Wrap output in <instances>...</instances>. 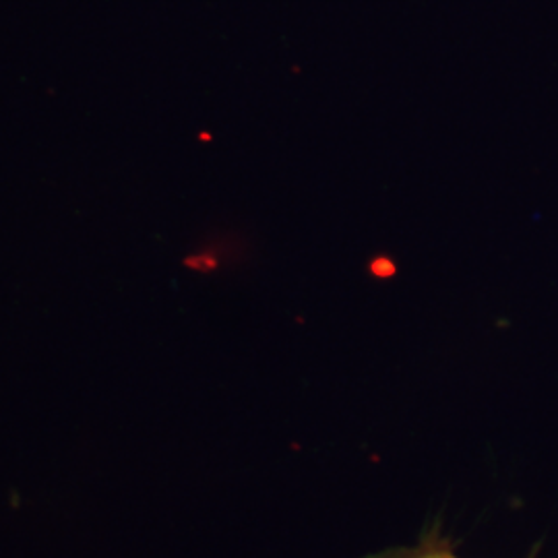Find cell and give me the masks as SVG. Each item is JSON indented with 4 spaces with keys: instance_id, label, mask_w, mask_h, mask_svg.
<instances>
[{
    "instance_id": "cell-1",
    "label": "cell",
    "mask_w": 558,
    "mask_h": 558,
    "mask_svg": "<svg viewBox=\"0 0 558 558\" xmlns=\"http://www.w3.org/2000/svg\"><path fill=\"white\" fill-rule=\"evenodd\" d=\"M362 558H463L459 557L451 539L440 536L439 527L428 530L416 544L391 546Z\"/></svg>"
},
{
    "instance_id": "cell-2",
    "label": "cell",
    "mask_w": 558,
    "mask_h": 558,
    "mask_svg": "<svg viewBox=\"0 0 558 558\" xmlns=\"http://www.w3.org/2000/svg\"><path fill=\"white\" fill-rule=\"evenodd\" d=\"M371 278L387 281V279L398 278L399 265L391 255H375L366 265Z\"/></svg>"
}]
</instances>
